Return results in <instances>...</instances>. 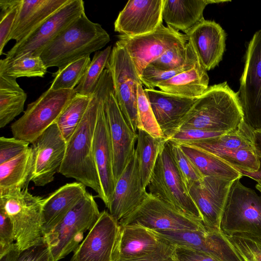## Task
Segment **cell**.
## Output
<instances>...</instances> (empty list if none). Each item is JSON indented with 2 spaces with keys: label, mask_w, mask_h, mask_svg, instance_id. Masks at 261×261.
Returning a JSON list of instances; mask_svg holds the SVG:
<instances>
[{
  "label": "cell",
  "mask_w": 261,
  "mask_h": 261,
  "mask_svg": "<svg viewBox=\"0 0 261 261\" xmlns=\"http://www.w3.org/2000/svg\"><path fill=\"white\" fill-rule=\"evenodd\" d=\"M138 129L145 130L154 138L165 139L149 102L145 95L142 84L138 85Z\"/></svg>",
  "instance_id": "f35d334b"
},
{
  "label": "cell",
  "mask_w": 261,
  "mask_h": 261,
  "mask_svg": "<svg viewBox=\"0 0 261 261\" xmlns=\"http://www.w3.org/2000/svg\"><path fill=\"white\" fill-rule=\"evenodd\" d=\"M228 238L242 261H261V241L242 236Z\"/></svg>",
  "instance_id": "7bdbcfd3"
},
{
  "label": "cell",
  "mask_w": 261,
  "mask_h": 261,
  "mask_svg": "<svg viewBox=\"0 0 261 261\" xmlns=\"http://www.w3.org/2000/svg\"><path fill=\"white\" fill-rule=\"evenodd\" d=\"M227 237L242 236L261 241V196L240 178L230 188L220 222Z\"/></svg>",
  "instance_id": "8992f818"
},
{
  "label": "cell",
  "mask_w": 261,
  "mask_h": 261,
  "mask_svg": "<svg viewBox=\"0 0 261 261\" xmlns=\"http://www.w3.org/2000/svg\"><path fill=\"white\" fill-rule=\"evenodd\" d=\"M44 200L32 194L28 188L0 192V208L10 219L15 243L21 251L44 241L42 228Z\"/></svg>",
  "instance_id": "277c9868"
},
{
  "label": "cell",
  "mask_w": 261,
  "mask_h": 261,
  "mask_svg": "<svg viewBox=\"0 0 261 261\" xmlns=\"http://www.w3.org/2000/svg\"><path fill=\"white\" fill-rule=\"evenodd\" d=\"M244 122L253 130L261 129V29L251 39L237 92Z\"/></svg>",
  "instance_id": "7c38bea8"
},
{
  "label": "cell",
  "mask_w": 261,
  "mask_h": 261,
  "mask_svg": "<svg viewBox=\"0 0 261 261\" xmlns=\"http://www.w3.org/2000/svg\"><path fill=\"white\" fill-rule=\"evenodd\" d=\"M180 144L205 151L238 171L254 172L259 168L254 130L244 120L234 130L217 137Z\"/></svg>",
  "instance_id": "52a82bcc"
},
{
  "label": "cell",
  "mask_w": 261,
  "mask_h": 261,
  "mask_svg": "<svg viewBox=\"0 0 261 261\" xmlns=\"http://www.w3.org/2000/svg\"><path fill=\"white\" fill-rule=\"evenodd\" d=\"M92 96L76 93L56 121L55 123L66 142L81 123Z\"/></svg>",
  "instance_id": "e575fe53"
},
{
  "label": "cell",
  "mask_w": 261,
  "mask_h": 261,
  "mask_svg": "<svg viewBox=\"0 0 261 261\" xmlns=\"http://www.w3.org/2000/svg\"><path fill=\"white\" fill-rule=\"evenodd\" d=\"M166 140L155 138L142 129H138L135 150L143 188L146 190L156 160Z\"/></svg>",
  "instance_id": "d6a6232c"
},
{
  "label": "cell",
  "mask_w": 261,
  "mask_h": 261,
  "mask_svg": "<svg viewBox=\"0 0 261 261\" xmlns=\"http://www.w3.org/2000/svg\"><path fill=\"white\" fill-rule=\"evenodd\" d=\"M175 246L204 253L219 261H242L228 237L221 230H151Z\"/></svg>",
  "instance_id": "5bb4252c"
},
{
  "label": "cell",
  "mask_w": 261,
  "mask_h": 261,
  "mask_svg": "<svg viewBox=\"0 0 261 261\" xmlns=\"http://www.w3.org/2000/svg\"><path fill=\"white\" fill-rule=\"evenodd\" d=\"M174 254L177 261H219L202 252L175 246Z\"/></svg>",
  "instance_id": "c3c4849f"
},
{
  "label": "cell",
  "mask_w": 261,
  "mask_h": 261,
  "mask_svg": "<svg viewBox=\"0 0 261 261\" xmlns=\"http://www.w3.org/2000/svg\"><path fill=\"white\" fill-rule=\"evenodd\" d=\"M118 39L133 60L139 76L148 65L168 49L177 43L188 42L186 34L163 24L151 33L133 37L120 35Z\"/></svg>",
  "instance_id": "9a60e30c"
},
{
  "label": "cell",
  "mask_w": 261,
  "mask_h": 261,
  "mask_svg": "<svg viewBox=\"0 0 261 261\" xmlns=\"http://www.w3.org/2000/svg\"><path fill=\"white\" fill-rule=\"evenodd\" d=\"M111 46L95 52L84 75L74 90L77 94L91 96L110 59Z\"/></svg>",
  "instance_id": "d590c367"
},
{
  "label": "cell",
  "mask_w": 261,
  "mask_h": 261,
  "mask_svg": "<svg viewBox=\"0 0 261 261\" xmlns=\"http://www.w3.org/2000/svg\"><path fill=\"white\" fill-rule=\"evenodd\" d=\"M119 223L107 211L100 216L70 261H112Z\"/></svg>",
  "instance_id": "d6986e66"
},
{
  "label": "cell",
  "mask_w": 261,
  "mask_h": 261,
  "mask_svg": "<svg viewBox=\"0 0 261 261\" xmlns=\"http://www.w3.org/2000/svg\"><path fill=\"white\" fill-rule=\"evenodd\" d=\"M70 0H21L9 37L19 42Z\"/></svg>",
  "instance_id": "4316f807"
},
{
  "label": "cell",
  "mask_w": 261,
  "mask_h": 261,
  "mask_svg": "<svg viewBox=\"0 0 261 261\" xmlns=\"http://www.w3.org/2000/svg\"><path fill=\"white\" fill-rule=\"evenodd\" d=\"M103 107L106 112L113 155V174L115 184L134 154L138 133L126 121L118 105L114 89L106 96Z\"/></svg>",
  "instance_id": "e0dca14e"
},
{
  "label": "cell",
  "mask_w": 261,
  "mask_h": 261,
  "mask_svg": "<svg viewBox=\"0 0 261 261\" xmlns=\"http://www.w3.org/2000/svg\"><path fill=\"white\" fill-rule=\"evenodd\" d=\"M178 144L203 176H213L231 181L243 176L238 170L217 157L193 146Z\"/></svg>",
  "instance_id": "4dcf8cb0"
},
{
  "label": "cell",
  "mask_w": 261,
  "mask_h": 261,
  "mask_svg": "<svg viewBox=\"0 0 261 261\" xmlns=\"http://www.w3.org/2000/svg\"><path fill=\"white\" fill-rule=\"evenodd\" d=\"M29 142L15 137L0 138V164L18 156L29 148Z\"/></svg>",
  "instance_id": "f6af8a7d"
},
{
  "label": "cell",
  "mask_w": 261,
  "mask_h": 261,
  "mask_svg": "<svg viewBox=\"0 0 261 261\" xmlns=\"http://www.w3.org/2000/svg\"><path fill=\"white\" fill-rule=\"evenodd\" d=\"M207 71L199 60L192 68L158 84L160 90L188 98H198L208 89Z\"/></svg>",
  "instance_id": "f1b7e54d"
},
{
  "label": "cell",
  "mask_w": 261,
  "mask_h": 261,
  "mask_svg": "<svg viewBox=\"0 0 261 261\" xmlns=\"http://www.w3.org/2000/svg\"><path fill=\"white\" fill-rule=\"evenodd\" d=\"M169 141L175 162L188 190L193 184L201 180L204 176L184 152L180 145L173 141Z\"/></svg>",
  "instance_id": "60d3db41"
},
{
  "label": "cell",
  "mask_w": 261,
  "mask_h": 261,
  "mask_svg": "<svg viewBox=\"0 0 261 261\" xmlns=\"http://www.w3.org/2000/svg\"><path fill=\"white\" fill-rule=\"evenodd\" d=\"M143 188L136 152L116 182L108 208L118 222L134 211L144 201L147 194Z\"/></svg>",
  "instance_id": "7402d4cb"
},
{
  "label": "cell",
  "mask_w": 261,
  "mask_h": 261,
  "mask_svg": "<svg viewBox=\"0 0 261 261\" xmlns=\"http://www.w3.org/2000/svg\"><path fill=\"white\" fill-rule=\"evenodd\" d=\"M164 0H129L120 12L114 30L121 35L137 36L155 31L163 24Z\"/></svg>",
  "instance_id": "ffe728a7"
},
{
  "label": "cell",
  "mask_w": 261,
  "mask_h": 261,
  "mask_svg": "<svg viewBox=\"0 0 261 261\" xmlns=\"http://www.w3.org/2000/svg\"><path fill=\"white\" fill-rule=\"evenodd\" d=\"M110 71L105 69L79 125L67 142L59 172L91 188L100 198L101 188L93 154V140L100 104L113 90Z\"/></svg>",
  "instance_id": "6da1fadb"
},
{
  "label": "cell",
  "mask_w": 261,
  "mask_h": 261,
  "mask_svg": "<svg viewBox=\"0 0 261 261\" xmlns=\"http://www.w3.org/2000/svg\"><path fill=\"white\" fill-rule=\"evenodd\" d=\"M27 97L16 79L0 75V128L23 112Z\"/></svg>",
  "instance_id": "1f68e13d"
},
{
  "label": "cell",
  "mask_w": 261,
  "mask_h": 261,
  "mask_svg": "<svg viewBox=\"0 0 261 261\" xmlns=\"http://www.w3.org/2000/svg\"><path fill=\"white\" fill-rule=\"evenodd\" d=\"M47 69L40 56L29 54L0 61V75L16 79L20 77H43Z\"/></svg>",
  "instance_id": "836d02e7"
},
{
  "label": "cell",
  "mask_w": 261,
  "mask_h": 261,
  "mask_svg": "<svg viewBox=\"0 0 261 261\" xmlns=\"http://www.w3.org/2000/svg\"><path fill=\"white\" fill-rule=\"evenodd\" d=\"M256 147L258 152L259 168L257 171L254 172L242 170L238 171L242 176H245L253 179L261 184V129L254 130Z\"/></svg>",
  "instance_id": "f907efd6"
},
{
  "label": "cell",
  "mask_w": 261,
  "mask_h": 261,
  "mask_svg": "<svg viewBox=\"0 0 261 261\" xmlns=\"http://www.w3.org/2000/svg\"><path fill=\"white\" fill-rule=\"evenodd\" d=\"M86 186L79 182L66 184L44 198L42 213L44 237L48 234L86 195Z\"/></svg>",
  "instance_id": "484cf974"
},
{
  "label": "cell",
  "mask_w": 261,
  "mask_h": 261,
  "mask_svg": "<svg viewBox=\"0 0 261 261\" xmlns=\"http://www.w3.org/2000/svg\"><path fill=\"white\" fill-rule=\"evenodd\" d=\"M110 41L107 31L84 12L45 47L40 57L47 68L61 69L98 51Z\"/></svg>",
  "instance_id": "7a4b0ae2"
},
{
  "label": "cell",
  "mask_w": 261,
  "mask_h": 261,
  "mask_svg": "<svg viewBox=\"0 0 261 261\" xmlns=\"http://www.w3.org/2000/svg\"><path fill=\"white\" fill-rule=\"evenodd\" d=\"M243 120L238 93L224 82L209 87L198 97L179 129L194 128L228 133Z\"/></svg>",
  "instance_id": "3957f363"
},
{
  "label": "cell",
  "mask_w": 261,
  "mask_h": 261,
  "mask_svg": "<svg viewBox=\"0 0 261 261\" xmlns=\"http://www.w3.org/2000/svg\"><path fill=\"white\" fill-rule=\"evenodd\" d=\"M105 99L100 104L97 119L93 140V154L101 188L100 199L108 207L113 194L115 182L113 149L103 107Z\"/></svg>",
  "instance_id": "603a6c76"
},
{
  "label": "cell",
  "mask_w": 261,
  "mask_h": 261,
  "mask_svg": "<svg viewBox=\"0 0 261 261\" xmlns=\"http://www.w3.org/2000/svg\"><path fill=\"white\" fill-rule=\"evenodd\" d=\"M233 181L204 176L189 188V194L199 210L204 224L208 229L221 230L222 216Z\"/></svg>",
  "instance_id": "ac0fdd59"
},
{
  "label": "cell",
  "mask_w": 261,
  "mask_h": 261,
  "mask_svg": "<svg viewBox=\"0 0 261 261\" xmlns=\"http://www.w3.org/2000/svg\"><path fill=\"white\" fill-rule=\"evenodd\" d=\"M100 214L93 196L87 192L64 219L44 237L54 261H59L76 249L83 241L84 233L91 229Z\"/></svg>",
  "instance_id": "ba28073f"
},
{
  "label": "cell",
  "mask_w": 261,
  "mask_h": 261,
  "mask_svg": "<svg viewBox=\"0 0 261 261\" xmlns=\"http://www.w3.org/2000/svg\"><path fill=\"white\" fill-rule=\"evenodd\" d=\"M175 246L168 242L156 251L143 257L127 261H177Z\"/></svg>",
  "instance_id": "681fc988"
},
{
  "label": "cell",
  "mask_w": 261,
  "mask_h": 261,
  "mask_svg": "<svg viewBox=\"0 0 261 261\" xmlns=\"http://www.w3.org/2000/svg\"><path fill=\"white\" fill-rule=\"evenodd\" d=\"M118 223L151 230H202L206 228L203 222L181 214L148 192L143 202Z\"/></svg>",
  "instance_id": "8fae6325"
},
{
  "label": "cell",
  "mask_w": 261,
  "mask_h": 261,
  "mask_svg": "<svg viewBox=\"0 0 261 261\" xmlns=\"http://www.w3.org/2000/svg\"><path fill=\"white\" fill-rule=\"evenodd\" d=\"M156 120L167 140L180 128L198 98H188L155 89H144Z\"/></svg>",
  "instance_id": "44dd1931"
},
{
  "label": "cell",
  "mask_w": 261,
  "mask_h": 261,
  "mask_svg": "<svg viewBox=\"0 0 261 261\" xmlns=\"http://www.w3.org/2000/svg\"><path fill=\"white\" fill-rule=\"evenodd\" d=\"M255 188L261 194V184L257 183L255 186Z\"/></svg>",
  "instance_id": "f5cc1de1"
},
{
  "label": "cell",
  "mask_w": 261,
  "mask_h": 261,
  "mask_svg": "<svg viewBox=\"0 0 261 261\" xmlns=\"http://www.w3.org/2000/svg\"><path fill=\"white\" fill-rule=\"evenodd\" d=\"M186 35L206 71L219 64L225 49L226 34L218 23L204 19Z\"/></svg>",
  "instance_id": "cb8c5ba5"
},
{
  "label": "cell",
  "mask_w": 261,
  "mask_h": 261,
  "mask_svg": "<svg viewBox=\"0 0 261 261\" xmlns=\"http://www.w3.org/2000/svg\"><path fill=\"white\" fill-rule=\"evenodd\" d=\"M20 3L21 0L0 1V55L9 41Z\"/></svg>",
  "instance_id": "ab89813d"
},
{
  "label": "cell",
  "mask_w": 261,
  "mask_h": 261,
  "mask_svg": "<svg viewBox=\"0 0 261 261\" xmlns=\"http://www.w3.org/2000/svg\"><path fill=\"white\" fill-rule=\"evenodd\" d=\"M188 56L185 64L181 67L173 71H164L148 65L140 76L142 85L146 88L154 89L158 84L174 77L180 72L193 67L198 58L189 42H187Z\"/></svg>",
  "instance_id": "74e56055"
},
{
  "label": "cell",
  "mask_w": 261,
  "mask_h": 261,
  "mask_svg": "<svg viewBox=\"0 0 261 261\" xmlns=\"http://www.w3.org/2000/svg\"><path fill=\"white\" fill-rule=\"evenodd\" d=\"M75 94L74 90L49 88L29 104L23 114L12 124L13 137L31 144L56 122Z\"/></svg>",
  "instance_id": "9c48e42d"
},
{
  "label": "cell",
  "mask_w": 261,
  "mask_h": 261,
  "mask_svg": "<svg viewBox=\"0 0 261 261\" xmlns=\"http://www.w3.org/2000/svg\"><path fill=\"white\" fill-rule=\"evenodd\" d=\"M14 241L11 221L5 212L0 208V255L10 248Z\"/></svg>",
  "instance_id": "7dc6e473"
},
{
  "label": "cell",
  "mask_w": 261,
  "mask_h": 261,
  "mask_svg": "<svg viewBox=\"0 0 261 261\" xmlns=\"http://www.w3.org/2000/svg\"><path fill=\"white\" fill-rule=\"evenodd\" d=\"M17 261H54L48 245L44 241L22 250Z\"/></svg>",
  "instance_id": "bcb514c9"
},
{
  "label": "cell",
  "mask_w": 261,
  "mask_h": 261,
  "mask_svg": "<svg viewBox=\"0 0 261 261\" xmlns=\"http://www.w3.org/2000/svg\"><path fill=\"white\" fill-rule=\"evenodd\" d=\"M31 144L33 165L31 181L36 186H44L52 182L59 172L67 142L55 123Z\"/></svg>",
  "instance_id": "2e32d148"
},
{
  "label": "cell",
  "mask_w": 261,
  "mask_h": 261,
  "mask_svg": "<svg viewBox=\"0 0 261 261\" xmlns=\"http://www.w3.org/2000/svg\"><path fill=\"white\" fill-rule=\"evenodd\" d=\"M106 69L111 73L119 107L129 126L137 133L138 88L142 84L133 60L118 41L112 48Z\"/></svg>",
  "instance_id": "30bf717a"
},
{
  "label": "cell",
  "mask_w": 261,
  "mask_h": 261,
  "mask_svg": "<svg viewBox=\"0 0 261 261\" xmlns=\"http://www.w3.org/2000/svg\"><path fill=\"white\" fill-rule=\"evenodd\" d=\"M21 251L15 242L6 252L0 255V261H17Z\"/></svg>",
  "instance_id": "816d5d0a"
},
{
  "label": "cell",
  "mask_w": 261,
  "mask_h": 261,
  "mask_svg": "<svg viewBox=\"0 0 261 261\" xmlns=\"http://www.w3.org/2000/svg\"><path fill=\"white\" fill-rule=\"evenodd\" d=\"M227 2L229 1L164 0L162 18L167 26L186 34L204 19L203 11L207 5Z\"/></svg>",
  "instance_id": "83f0119b"
},
{
  "label": "cell",
  "mask_w": 261,
  "mask_h": 261,
  "mask_svg": "<svg viewBox=\"0 0 261 261\" xmlns=\"http://www.w3.org/2000/svg\"><path fill=\"white\" fill-rule=\"evenodd\" d=\"M84 12V1L70 0L25 38L15 43L6 58L25 54L40 56L45 47Z\"/></svg>",
  "instance_id": "4fadbf2b"
},
{
  "label": "cell",
  "mask_w": 261,
  "mask_h": 261,
  "mask_svg": "<svg viewBox=\"0 0 261 261\" xmlns=\"http://www.w3.org/2000/svg\"><path fill=\"white\" fill-rule=\"evenodd\" d=\"M226 133L194 128H181L167 140L178 144L185 143L216 138Z\"/></svg>",
  "instance_id": "ee69618b"
},
{
  "label": "cell",
  "mask_w": 261,
  "mask_h": 261,
  "mask_svg": "<svg viewBox=\"0 0 261 261\" xmlns=\"http://www.w3.org/2000/svg\"><path fill=\"white\" fill-rule=\"evenodd\" d=\"M187 42L177 43L150 64L164 71H173L182 66L188 56Z\"/></svg>",
  "instance_id": "b9f144b4"
},
{
  "label": "cell",
  "mask_w": 261,
  "mask_h": 261,
  "mask_svg": "<svg viewBox=\"0 0 261 261\" xmlns=\"http://www.w3.org/2000/svg\"><path fill=\"white\" fill-rule=\"evenodd\" d=\"M168 242L145 228L119 224L112 261H127L150 254Z\"/></svg>",
  "instance_id": "d4e9b609"
},
{
  "label": "cell",
  "mask_w": 261,
  "mask_h": 261,
  "mask_svg": "<svg viewBox=\"0 0 261 261\" xmlns=\"http://www.w3.org/2000/svg\"><path fill=\"white\" fill-rule=\"evenodd\" d=\"M31 146L15 158L0 164V192L28 188L33 170Z\"/></svg>",
  "instance_id": "f546056e"
},
{
  "label": "cell",
  "mask_w": 261,
  "mask_h": 261,
  "mask_svg": "<svg viewBox=\"0 0 261 261\" xmlns=\"http://www.w3.org/2000/svg\"><path fill=\"white\" fill-rule=\"evenodd\" d=\"M91 60L90 56L71 62L53 73L49 88L54 90H73L84 75Z\"/></svg>",
  "instance_id": "8d00e7d4"
},
{
  "label": "cell",
  "mask_w": 261,
  "mask_h": 261,
  "mask_svg": "<svg viewBox=\"0 0 261 261\" xmlns=\"http://www.w3.org/2000/svg\"><path fill=\"white\" fill-rule=\"evenodd\" d=\"M147 188L149 193L173 209L203 222L175 162L169 140H166L163 145Z\"/></svg>",
  "instance_id": "5b68a950"
}]
</instances>
